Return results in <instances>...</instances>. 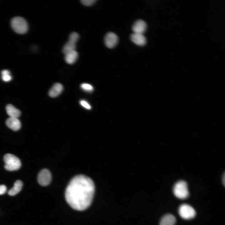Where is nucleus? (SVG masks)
<instances>
[{"mask_svg": "<svg viewBox=\"0 0 225 225\" xmlns=\"http://www.w3.org/2000/svg\"><path fill=\"white\" fill-rule=\"evenodd\" d=\"M6 109L7 114L10 118H18L20 115V111L11 104L7 105Z\"/></svg>", "mask_w": 225, "mask_h": 225, "instance_id": "4468645a", "label": "nucleus"}, {"mask_svg": "<svg viewBox=\"0 0 225 225\" xmlns=\"http://www.w3.org/2000/svg\"><path fill=\"white\" fill-rule=\"evenodd\" d=\"M10 74V73L9 71L7 70H2L1 72L2 76Z\"/></svg>", "mask_w": 225, "mask_h": 225, "instance_id": "4be33fe9", "label": "nucleus"}, {"mask_svg": "<svg viewBox=\"0 0 225 225\" xmlns=\"http://www.w3.org/2000/svg\"><path fill=\"white\" fill-rule=\"evenodd\" d=\"M79 38V35L76 32L71 33L68 42L65 44L62 48V52L65 54L75 50L76 43Z\"/></svg>", "mask_w": 225, "mask_h": 225, "instance_id": "423d86ee", "label": "nucleus"}, {"mask_svg": "<svg viewBox=\"0 0 225 225\" xmlns=\"http://www.w3.org/2000/svg\"><path fill=\"white\" fill-rule=\"evenodd\" d=\"M95 191L92 180L83 175L75 176L70 181L65 192L66 201L74 209L83 211L92 203Z\"/></svg>", "mask_w": 225, "mask_h": 225, "instance_id": "f257e3e1", "label": "nucleus"}, {"mask_svg": "<svg viewBox=\"0 0 225 225\" xmlns=\"http://www.w3.org/2000/svg\"><path fill=\"white\" fill-rule=\"evenodd\" d=\"M5 163L4 168L8 171H13L19 169L21 166L20 159L15 155L11 154H5L3 158Z\"/></svg>", "mask_w": 225, "mask_h": 225, "instance_id": "f03ea898", "label": "nucleus"}, {"mask_svg": "<svg viewBox=\"0 0 225 225\" xmlns=\"http://www.w3.org/2000/svg\"><path fill=\"white\" fill-rule=\"evenodd\" d=\"M173 191L175 196L180 199H186L189 195L188 185L184 181L177 182L173 186Z\"/></svg>", "mask_w": 225, "mask_h": 225, "instance_id": "7ed1b4c3", "label": "nucleus"}, {"mask_svg": "<svg viewBox=\"0 0 225 225\" xmlns=\"http://www.w3.org/2000/svg\"><path fill=\"white\" fill-rule=\"evenodd\" d=\"M132 42L137 45L143 46L146 43V39L143 34L133 33L130 36Z\"/></svg>", "mask_w": 225, "mask_h": 225, "instance_id": "9d476101", "label": "nucleus"}, {"mask_svg": "<svg viewBox=\"0 0 225 225\" xmlns=\"http://www.w3.org/2000/svg\"><path fill=\"white\" fill-rule=\"evenodd\" d=\"M7 188L5 186L3 185H0V195L4 194Z\"/></svg>", "mask_w": 225, "mask_h": 225, "instance_id": "412c9836", "label": "nucleus"}, {"mask_svg": "<svg viewBox=\"0 0 225 225\" xmlns=\"http://www.w3.org/2000/svg\"><path fill=\"white\" fill-rule=\"evenodd\" d=\"M178 213L182 218L186 220L192 219L196 215L194 209L187 204H183L180 206L178 208Z\"/></svg>", "mask_w": 225, "mask_h": 225, "instance_id": "39448f33", "label": "nucleus"}, {"mask_svg": "<svg viewBox=\"0 0 225 225\" xmlns=\"http://www.w3.org/2000/svg\"><path fill=\"white\" fill-rule=\"evenodd\" d=\"M80 103L81 105L85 108L88 109H90L91 107L90 104L86 101L82 100L80 101Z\"/></svg>", "mask_w": 225, "mask_h": 225, "instance_id": "6ab92c4d", "label": "nucleus"}, {"mask_svg": "<svg viewBox=\"0 0 225 225\" xmlns=\"http://www.w3.org/2000/svg\"><path fill=\"white\" fill-rule=\"evenodd\" d=\"M118 38L117 35L113 32H109L107 33L104 38V42L106 47L111 48L117 44Z\"/></svg>", "mask_w": 225, "mask_h": 225, "instance_id": "6e6552de", "label": "nucleus"}, {"mask_svg": "<svg viewBox=\"0 0 225 225\" xmlns=\"http://www.w3.org/2000/svg\"><path fill=\"white\" fill-rule=\"evenodd\" d=\"M7 126L12 130L16 131L21 127V123L18 118H9L6 121Z\"/></svg>", "mask_w": 225, "mask_h": 225, "instance_id": "9b49d317", "label": "nucleus"}, {"mask_svg": "<svg viewBox=\"0 0 225 225\" xmlns=\"http://www.w3.org/2000/svg\"><path fill=\"white\" fill-rule=\"evenodd\" d=\"M147 28V25L144 21L138 20L133 24L132 29L133 33L143 34Z\"/></svg>", "mask_w": 225, "mask_h": 225, "instance_id": "1a4fd4ad", "label": "nucleus"}, {"mask_svg": "<svg viewBox=\"0 0 225 225\" xmlns=\"http://www.w3.org/2000/svg\"><path fill=\"white\" fill-rule=\"evenodd\" d=\"M11 25L13 30L18 34L25 33L28 29L26 21L21 17H17L13 18L11 21Z\"/></svg>", "mask_w": 225, "mask_h": 225, "instance_id": "20e7f679", "label": "nucleus"}, {"mask_svg": "<svg viewBox=\"0 0 225 225\" xmlns=\"http://www.w3.org/2000/svg\"><path fill=\"white\" fill-rule=\"evenodd\" d=\"M2 80L5 82H8L11 80L12 77L10 74L2 76Z\"/></svg>", "mask_w": 225, "mask_h": 225, "instance_id": "aec40b11", "label": "nucleus"}, {"mask_svg": "<svg viewBox=\"0 0 225 225\" xmlns=\"http://www.w3.org/2000/svg\"><path fill=\"white\" fill-rule=\"evenodd\" d=\"M78 56V53L76 50L69 52L65 54V61L68 64H73L77 60Z\"/></svg>", "mask_w": 225, "mask_h": 225, "instance_id": "2eb2a0df", "label": "nucleus"}, {"mask_svg": "<svg viewBox=\"0 0 225 225\" xmlns=\"http://www.w3.org/2000/svg\"><path fill=\"white\" fill-rule=\"evenodd\" d=\"M63 89V87L61 84L59 83H56L50 90L49 95L52 98L56 97L61 93Z\"/></svg>", "mask_w": 225, "mask_h": 225, "instance_id": "f8f14e48", "label": "nucleus"}, {"mask_svg": "<svg viewBox=\"0 0 225 225\" xmlns=\"http://www.w3.org/2000/svg\"><path fill=\"white\" fill-rule=\"evenodd\" d=\"M176 222V218L173 215L167 214L161 219L160 225H175Z\"/></svg>", "mask_w": 225, "mask_h": 225, "instance_id": "ddd939ff", "label": "nucleus"}, {"mask_svg": "<svg viewBox=\"0 0 225 225\" xmlns=\"http://www.w3.org/2000/svg\"><path fill=\"white\" fill-rule=\"evenodd\" d=\"M96 1L95 0H82L80 1L82 4L87 6H90L93 4Z\"/></svg>", "mask_w": 225, "mask_h": 225, "instance_id": "a211bd4d", "label": "nucleus"}, {"mask_svg": "<svg viewBox=\"0 0 225 225\" xmlns=\"http://www.w3.org/2000/svg\"><path fill=\"white\" fill-rule=\"evenodd\" d=\"M51 175L50 171L46 169L42 170L38 174V183L42 186H46L50 183Z\"/></svg>", "mask_w": 225, "mask_h": 225, "instance_id": "0eeeda50", "label": "nucleus"}, {"mask_svg": "<svg viewBox=\"0 0 225 225\" xmlns=\"http://www.w3.org/2000/svg\"><path fill=\"white\" fill-rule=\"evenodd\" d=\"M81 88L87 92H91L93 90V87L90 84L87 83H83L81 85Z\"/></svg>", "mask_w": 225, "mask_h": 225, "instance_id": "f3484780", "label": "nucleus"}, {"mask_svg": "<svg viewBox=\"0 0 225 225\" xmlns=\"http://www.w3.org/2000/svg\"><path fill=\"white\" fill-rule=\"evenodd\" d=\"M23 186L22 182L19 180H17L14 183V186L8 192V194L11 196L18 194L21 190Z\"/></svg>", "mask_w": 225, "mask_h": 225, "instance_id": "dca6fc26", "label": "nucleus"}]
</instances>
